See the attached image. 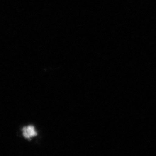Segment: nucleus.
I'll use <instances>...</instances> for the list:
<instances>
[{"label":"nucleus","instance_id":"1","mask_svg":"<svg viewBox=\"0 0 156 156\" xmlns=\"http://www.w3.org/2000/svg\"><path fill=\"white\" fill-rule=\"evenodd\" d=\"M23 135L26 138H32L37 135V133L35 130V128L33 126L25 127L23 129Z\"/></svg>","mask_w":156,"mask_h":156}]
</instances>
